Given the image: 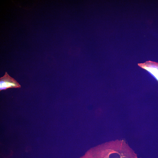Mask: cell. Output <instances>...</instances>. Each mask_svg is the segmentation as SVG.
Wrapping results in <instances>:
<instances>
[{
  "mask_svg": "<svg viewBox=\"0 0 158 158\" xmlns=\"http://www.w3.org/2000/svg\"><path fill=\"white\" fill-rule=\"evenodd\" d=\"M20 85L13 78L6 72L4 75L0 78V91L9 88H20Z\"/></svg>",
  "mask_w": 158,
  "mask_h": 158,
  "instance_id": "6da1fadb",
  "label": "cell"
},
{
  "mask_svg": "<svg viewBox=\"0 0 158 158\" xmlns=\"http://www.w3.org/2000/svg\"><path fill=\"white\" fill-rule=\"evenodd\" d=\"M138 65L147 71L158 80V63L149 61Z\"/></svg>",
  "mask_w": 158,
  "mask_h": 158,
  "instance_id": "7a4b0ae2",
  "label": "cell"
},
{
  "mask_svg": "<svg viewBox=\"0 0 158 158\" xmlns=\"http://www.w3.org/2000/svg\"><path fill=\"white\" fill-rule=\"evenodd\" d=\"M79 49L77 48H72L70 51V53L72 55H76L78 54L79 52Z\"/></svg>",
  "mask_w": 158,
  "mask_h": 158,
  "instance_id": "3957f363",
  "label": "cell"
}]
</instances>
